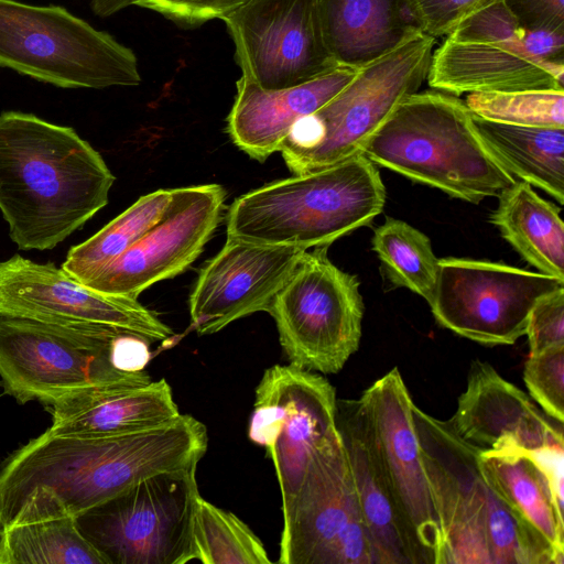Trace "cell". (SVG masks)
<instances>
[{
	"mask_svg": "<svg viewBox=\"0 0 564 564\" xmlns=\"http://www.w3.org/2000/svg\"><path fill=\"white\" fill-rule=\"evenodd\" d=\"M207 447L206 426L189 414L119 435L47 429L1 464L0 521L8 523L36 486L50 487L77 517L147 477L198 465Z\"/></svg>",
	"mask_w": 564,
	"mask_h": 564,
	"instance_id": "1",
	"label": "cell"
},
{
	"mask_svg": "<svg viewBox=\"0 0 564 564\" xmlns=\"http://www.w3.org/2000/svg\"><path fill=\"white\" fill-rule=\"evenodd\" d=\"M115 176L70 127L0 115V210L21 250H51L108 204Z\"/></svg>",
	"mask_w": 564,
	"mask_h": 564,
	"instance_id": "2",
	"label": "cell"
},
{
	"mask_svg": "<svg viewBox=\"0 0 564 564\" xmlns=\"http://www.w3.org/2000/svg\"><path fill=\"white\" fill-rule=\"evenodd\" d=\"M384 203L377 167L359 153L237 197L226 214L227 238L303 250L328 247L371 224Z\"/></svg>",
	"mask_w": 564,
	"mask_h": 564,
	"instance_id": "3",
	"label": "cell"
},
{
	"mask_svg": "<svg viewBox=\"0 0 564 564\" xmlns=\"http://www.w3.org/2000/svg\"><path fill=\"white\" fill-rule=\"evenodd\" d=\"M361 153L373 164L473 204L498 197L517 182L480 140L466 105L449 94L405 97Z\"/></svg>",
	"mask_w": 564,
	"mask_h": 564,
	"instance_id": "4",
	"label": "cell"
},
{
	"mask_svg": "<svg viewBox=\"0 0 564 564\" xmlns=\"http://www.w3.org/2000/svg\"><path fill=\"white\" fill-rule=\"evenodd\" d=\"M413 421L443 541V564H542L487 481L481 447L413 404Z\"/></svg>",
	"mask_w": 564,
	"mask_h": 564,
	"instance_id": "5",
	"label": "cell"
},
{
	"mask_svg": "<svg viewBox=\"0 0 564 564\" xmlns=\"http://www.w3.org/2000/svg\"><path fill=\"white\" fill-rule=\"evenodd\" d=\"M435 37L423 33L360 68L314 113L297 120L280 152L293 174L321 170L361 153L394 108L426 79Z\"/></svg>",
	"mask_w": 564,
	"mask_h": 564,
	"instance_id": "6",
	"label": "cell"
},
{
	"mask_svg": "<svg viewBox=\"0 0 564 564\" xmlns=\"http://www.w3.org/2000/svg\"><path fill=\"white\" fill-rule=\"evenodd\" d=\"M0 67L62 88L141 83L133 51L59 6L0 0Z\"/></svg>",
	"mask_w": 564,
	"mask_h": 564,
	"instance_id": "7",
	"label": "cell"
},
{
	"mask_svg": "<svg viewBox=\"0 0 564 564\" xmlns=\"http://www.w3.org/2000/svg\"><path fill=\"white\" fill-rule=\"evenodd\" d=\"M197 465L161 471L76 517L106 564H185L194 560Z\"/></svg>",
	"mask_w": 564,
	"mask_h": 564,
	"instance_id": "8",
	"label": "cell"
},
{
	"mask_svg": "<svg viewBox=\"0 0 564 564\" xmlns=\"http://www.w3.org/2000/svg\"><path fill=\"white\" fill-rule=\"evenodd\" d=\"M327 249L304 252L268 312L290 365L324 375L339 372L357 351L364 317L357 276L337 268Z\"/></svg>",
	"mask_w": 564,
	"mask_h": 564,
	"instance_id": "9",
	"label": "cell"
},
{
	"mask_svg": "<svg viewBox=\"0 0 564 564\" xmlns=\"http://www.w3.org/2000/svg\"><path fill=\"white\" fill-rule=\"evenodd\" d=\"M379 469L414 564H443V541L413 421V404L394 367L358 399Z\"/></svg>",
	"mask_w": 564,
	"mask_h": 564,
	"instance_id": "10",
	"label": "cell"
},
{
	"mask_svg": "<svg viewBox=\"0 0 564 564\" xmlns=\"http://www.w3.org/2000/svg\"><path fill=\"white\" fill-rule=\"evenodd\" d=\"M281 564H375L339 433L311 458L282 506Z\"/></svg>",
	"mask_w": 564,
	"mask_h": 564,
	"instance_id": "11",
	"label": "cell"
},
{
	"mask_svg": "<svg viewBox=\"0 0 564 564\" xmlns=\"http://www.w3.org/2000/svg\"><path fill=\"white\" fill-rule=\"evenodd\" d=\"M564 280L500 262L440 259L429 303L436 322L482 345H512L525 335L531 308Z\"/></svg>",
	"mask_w": 564,
	"mask_h": 564,
	"instance_id": "12",
	"label": "cell"
},
{
	"mask_svg": "<svg viewBox=\"0 0 564 564\" xmlns=\"http://www.w3.org/2000/svg\"><path fill=\"white\" fill-rule=\"evenodd\" d=\"M336 391L322 375L274 365L256 389L248 437L267 448L274 465L282 506L299 490L313 455L338 434Z\"/></svg>",
	"mask_w": 564,
	"mask_h": 564,
	"instance_id": "13",
	"label": "cell"
},
{
	"mask_svg": "<svg viewBox=\"0 0 564 564\" xmlns=\"http://www.w3.org/2000/svg\"><path fill=\"white\" fill-rule=\"evenodd\" d=\"M223 21L241 76L263 89L293 87L338 67L324 40L319 0H248Z\"/></svg>",
	"mask_w": 564,
	"mask_h": 564,
	"instance_id": "14",
	"label": "cell"
},
{
	"mask_svg": "<svg viewBox=\"0 0 564 564\" xmlns=\"http://www.w3.org/2000/svg\"><path fill=\"white\" fill-rule=\"evenodd\" d=\"M226 196V189L214 183L173 188L162 218L84 284L138 299L153 284L178 275L198 258L220 224Z\"/></svg>",
	"mask_w": 564,
	"mask_h": 564,
	"instance_id": "15",
	"label": "cell"
},
{
	"mask_svg": "<svg viewBox=\"0 0 564 564\" xmlns=\"http://www.w3.org/2000/svg\"><path fill=\"white\" fill-rule=\"evenodd\" d=\"M0 316L48 324H107L151 343L173 336L138 299L98 292L53 263H36L20 254L0 262Z\"/></svg>",
	"mask_w": 564,
	"mask_h": 564,
	"instance_id": "16",
	"label": "cell"
},
{
	"mask_svg": "<svg viewBox=\"0 0 564 564\" xmlns=\"http://www.w3.org/2000/svg\"><path fill=\"white\" fill-rule=\"evenodd\" d=\"M305 251L227 238L200 269L189 295L192 328L209 335L248 315L269 312Z\"/></svg>",
	"mask_w": 564,
	"mask_h": 564,
	"instance_id": "17",
	"label": "cell"
},
{
	"mask_svg": "<svg viewBox=\"0 0 564 564\" xmlns=\"http://www.w3.org/2000/svg\"><path fill=\"white\" fill-rule=\"evenodd\" d=\"M91 360L58 324L0 316V377L20 404L47 405L91 386Z\"/></svg>",
	"mask_w": 564,
	"mask_h": 564,
	"instance_id": "18",
	"label": "cell"
},
{
	"mask_svg": "<svg viewBox=\"0 0 564 564\" xmlns=\"http://www.w3.org/2000/svg\"><path fill=\"white\" fill-rule=\"evenodd\" d=\"M467 379L447 421L465 441L496 451H529L564 441L563 423L546 415L489 364L474 360Z\"/></svg>",
	"mask_w": 564,
	"mask_h": 564,
	"instance_id": "19",
	"label": "cell"
},
{
	"mask_svg": "<svg viewBox=\"0 0 564 564\" xmlns=\"http://www.w3.org/2000/svg\"><path fill=\"white\" fill-rule=\"evenodd\" d=\"M426 79L432 88L455 96L564 90V64L532 57L521 40L471 42L447 37L433 53Z\"/></svg>",
	"mask_w": 564,
	"mask_h": 564,
	"instance_id": "20",
	"label": "cell"
},
{
	"mask_svg": "<svg viewBox=\"0 0 564 564\" xmlns=\"http://www.w3.org/2000/svg\"><path fill=\"white\" fill-rule=\"evenodd\" d=\"M358 70L338 66L310 82L282 89H263L240 76L227 117L231 141L250 158L264 162L280 151L297 120L327 104Z\"/></svg>",
	"mask_w": 564,
	"mask_h": 564,
	"instance_id": "21",
	"label": "cell"
},
{
	"mask_svg": "<svg viewBox=\"0 0 564 564\" xmlns=\"http://www.w3.org/2000/svg\"><path fill=\"white\" fill-rule=\"evenodd\" d=\"M56 434L119 435L166 424L181 413L165 379L88 386L46 405Z\"/></svg>",
	"mask_w": 564,
	"mask_h": 564,
	"instance_id": "22",
	"label": "cell"
},
{
	"mask_svg": "<svg viewBox=\"0 0 564 564\" xmlns=\"http://www.w3.org/2000/svg\"><path fill=\"white\" fill-rule=\"evenodd\" d=\"M319 15L335 63L356 69L425 33L415 0H319Z\"/></svg>",
	"mask_w": 564,
	"mask_h": 564,
	"instance_id": "23",
	"label": "cell"
},
{
	"mask_svg": "<svg viewBox=\"0 0 564 564\" xmlns=\"http://www.w3.org/2000/svg\"><path fill=\"white\" fill-rule=\"evenodd\" d=\"M336 427L346 449L375 564H414L379 469L358 399H337Z\"/></svg>",
	"mask_w": 564,
	"mask_h": 564,
	"instance_id": "24",
	"label": "cell"
},
{
	"mask_svg": "<svg viewBox=\"0 0 564 564\" xmlns=\"http://www.w3.org/2000/svg\"><path fill=\"white\" fill-rule=\"evenodd\" d=\"M0 564H106L76 516L46 486L34 487L0 533Z\"/></svg>",
	"mask_w": 564,
	"mask_h": 564,
	"instance_id": "25",
	"label": "cell"
},
{
	"mask_svg": "<svg viewBox=\"0 0 564 564\" xmlns=\"http://www.w3.org/2000/svg\"><path fill=\"white\" fill-rule=\"evenodd\" d=\"M481 470L509 508L542 564L564 563V514L540 467L516 451L481 449Z\"/></svg>",
	"mask_w": 564,
	"mask_h": 564,
	"instance_id": "26",
	"label": "cell"
},
{
	"mask_svg": "<svg viewBox=\"0 0 564 564\" xmlns=\"http://www.w3.org/2000/svg\"><path fill=\"white\" fill-rule=\"evenodd\" d=\"M471 119L480 140L505 170L563 204L564 128L512 124L473 113Z\"/></svg>",
	"mask_w": 564,
	"mask_h": 564,
	"instance_id": "27",
	"label": "cell"
},
{
	"mask_svg": "<svg viewBox=\"0 0 564 564\" xmlns=\"http://www.w3.org/2000/svg\"><path fill=\"white\" fill-rule=\"evenodd\" d=\"M498 198L491 224L539 272L564 280V224L560 208L521 181Z\"/></svg>",
	"mask_w": 564,
	"mask_h": 564,
	"instance_id": "28",
	"label": "cell"
},
{
	"mask_svg": "<svg viewBox=\"0 0 564 564\" xmlns=\"http://www.w3.org/2000/svg\"><path fill=\"white\" fill-rule=\"evenodd\" d=\"M172 196L173 189H158L141 196L89 239L70 248L62 269L86 283L162 218Z\"/></svg>",
	"mask_w": 564,
	"mask_h": 564,
	"instance_id": "29",
	"label": "cell"
},
{
	"mask_svg": "<svg viewBox=\"0 0 564 564\" xmlns=\"http://www.w3.org/2000/svg\"><path fill=\"white\" fill-rule=\"evenodd\" d=\"M371 242L388 280L430 303L437 283L440 259L429 237L403 220L387 218L375 229Z\"/></svg>",
	"mask_w": 564,
	"mask_h": 564,
	"instance_id": "30",
	"label": "cell"
},
{
	"mask_svg": "<svg viewBox=\"0 0 564 564\" xmlns=\"http://www.w3.org/2000/svg\"><path fill=\"white\" fill-rule=\"evenodd\" d=\"M194 560L204 564H270L261 540L235 513L198 497L194 524Z\"/></svg>",
	"mask_w": 564,
	"mask_h": 564,
	"instance_id": "31",
	"label": "cell"
},
{
	"mask_svg": "<svg viewBox=\"0 0 564 564\" xmlns=\"http://www.w3.org/2000/svg\"><path fill=\"white\" fill-rule=\"evenodd\" d=\"M464 104L473 115L489 120L564 128V90L471 93Z\"/></svg>",
	"mask_w": 564,
	"mask_h": 564,
	"instance_id": "32",
	"label": "cell"
},
{
	"mask_svg": "<svg viewBox=\"0 0 564 564\" xmlns=\"http://www.w3.org/2000/svg\"><path fill=\"white\" fill-rule=\"evenodd\" d=\"M524 383L541 410L564 422V345L529 355L523 371Z\"/></svg>",
	"mask_w": 564,
	"mask_h": 564,
	"instance_id": "33",
	"label": "cell"
},
{
	"mask_svg": "<svg viewBox=\"0 0 564 564\" xmlns=\"http://www.w3.org/2000/svg\"><path fill=\"white\" fill-rule=\"evenodd\" d=\"M248 0H134L139 6L160 13L180 28L192 29L225 17Z\"/></svg>",
	"mask_w": 564,
	"mask_h": 564,
	"instance_id": "34",
	"label": "cell"
},
{
	"mask_svg": "<svg viewBox=\"0 0 564 564\" xmlns=\"http://www.w3.org/2000/svg\"><path fill=\"white\" fill-rule=\"evenodd\" d=\"M525 335L529 355L564 345V288L536 301L529 314Z\"/></svg>",
	"mask_w": 564,
	"mask_h": 564,
	"instance_id": "35",
	"label": "cell"
},
{
	"mask_svg": "<svg viewBox=\"0 0 564 564\" xmlns=\"http://www.w3.org/2000/svg\"><path fill=\"white\" fill-rule=\"evenodd\" d=\"M499 0H415L425 33L436 37L448 35L478 11Z\"/></svg>",
	"mask_w": 564,
	"mask_h": 564,
	"instance_id": "36",
	"label": "cell"
},
{
	"mask_svg": "<svg viewBox=\"0 0 564 564\" xmlns=\"http://www.w3.org/2000/svg\"><path fill=\"white\" fill-rule=\"evenodd\" d=\"M525 30L564 32V0H501Z\"/></svg>",
	"mask_w": 564,
	"mask_h": 564,
	"instance_id": "37",
	"label": "cell"
},
{
	"mask_svg": "<svg viewBox=\"0 0 564 564\" xmlns=\"http://www.w3.org/2000/svg\"><path fill=\"white\" fill-rule=\"evenodd\" d=\"M522 44L532 57L555 64H564V32L522 30Z\"/></svg>",
	"mask_w": 564,
	"mask_h": 564,
	"instance_id": "38",
	"label": "cell"
},
{
	"mask_svg": "<svg viewBox=\"0 0 564 564\" xmlns=\"http://www.w3.org/2000/svg\"><path fill=\"white\" fill-rule=\"evenodd\" d=\"M130 6H134V0H91L90 1V7H91L93 12L100 18L110 17Z\"/></svg>",
	"mask_w": 564,
	"mask_h": 564,
	"instance_id": "39",
	"label": "cell"
},
{
	"mask_svg": "<svg viewBox=\"0 0 564 564\" xmlns=\"http://www.w3.org/2000/svg\"><path fill=\"white\" fill-rule=\"evenodd\" d=\"M2 528H3V525H2V523H1V521H0V533H1V531H2Z\"/></svg>",
	"mask_w": 564,
	"mask_h": 564,
	"instance_id": "40",
	"label": "cell"
}]
</instances>
